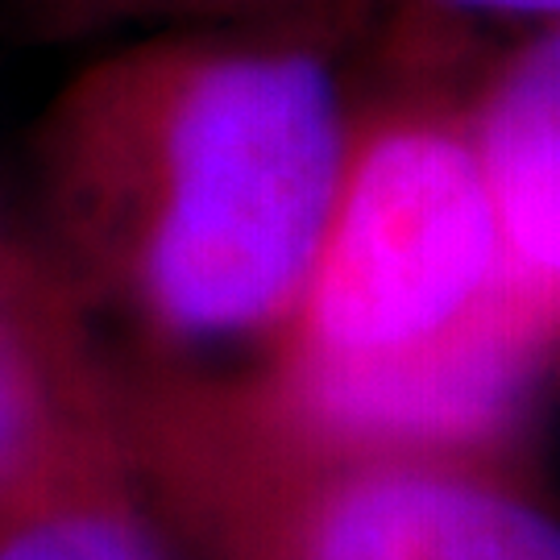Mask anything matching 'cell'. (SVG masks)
Here are the masks:
<instances>
[{
	"label": "cell",
	"mask_w": 560,
	"mask_h": 560,
	"mask_svg": "<svg viewBox=\"0 0 560 560\" xmlns=\"http://www.w3.org/2000/svg\"><path fill=\"white\" fill-rule=\"evenodd\" d=\"M349 129L300 46H101L30 138V233L88 332L150 349L254 337L300 312Z\"/></svg>",
	"instance_id": "obj_1"
},
{
	"label": "cell",
	"mask_w": 560,
	"mask_h": 560,
	"mask_svg": "<svg viewBox=\"0 0 560 560\" xmlns=\"http://www.w3.org/2000/svg\"><path fill=\"white\" fill-rule=\"evenodd\" d=\"M506 237L474 150L436 129H390L345 166L300 300V361L399 353L453 328L502 275Z\"/></svg>",
	"instance_id": "obj_2"
},
{
	"label": "cell",
	"mask_w": 560,
	"mask_h": 560,
	"mask_svg": "<svg viewBox=\"0 0 560 560\" xmlns=\"http://www.w3.org/2000/svg\"><path fill=\"white\" fill-rule=\"evenodd\" d=\"M237 494L261 560H560V520L420 453L340 448Z\"/></svg>",
	"instance_id": "obj_3"
},
{
	"label": "cell",
	"mask_w": 560,
	"mask_h": 560,
	"mask_svg": "<svg viewBox=\"0 0 560 560\" xmlns=\"http://www.w3.org/2000/svg\"><path fill=\"white\" fill-rule=\"evenodd\" d=\"M532 324L494 287L486 300L399 353L358 361H300L295 407L324 444L428 453L490 436L520 399Z\"/></svg>",
	"instance_id": "obj_4"
},
{
	"label": "cell",
	"mask_w": 560,
	"mask_h": 560,
	"mask_svg": "<svg viewBox=\"0 0 560 560\" xmlns=\"http://www.w3.org/2000/svg\"><path fill=\"white\" fill-rule=\"evenodd\" d=\"M0 560H171L113 386L0 474Z\"/></svg>",
	"instance_id": "obj_5"
},
{
	"label": "cell",
	"mask_w": 560,
	"mask_h": 560,
	"mask_svg": "<svg viewBox=\"0 0 560 560\" xmlns=\"http://www.w3.org/2000/svg\"><path fill=\"white\" fill-rule=\"evenodd\" d=\"M108 386L101 349L34 233L0 208V474Z\"/></svg>",
	"instance_id": "obj_6"
},
{
	"label": "cell",
	"mask_w": 560,
	"mask_h": 560,
	"mask_svg": "<svg viewBox=\"0 0 560 560\" xmlns=\"http://www.w3.org/2000/svg\"><path fill=\"white\" fill-rule=\"evenodd\" d=\"M478 162L515 258L560 279V30L499 83Z\"/></svg>",
	"instance_id": "obj_7"
},
{
	"label": "cell",
	"mask_w": 560,
	"mask_h": 560,
	"mask_svg": "<svg viewBox=\"0 0 560 560\" xmlns=\"http://www.w3.org/2000/svg\"><path fill=\"white\" fill-rule=\"evenodd\" d=\"M196 0H21V18L38 42H108L113 30L133 25Z\"/></svg>",
	"instance_id": "obj_8"
},
{
	"label": "cell",
	"mask_w": 560,
	"mask_h": 560,
	"mask_svg": "<svg viewBox=\"0 0 560 560\" xmlns=\"http://www.w3.org/2000/svg\"><path fill=\"white\" fill-rule=\"evenodd\" d=\"M469 9H490V13H520V18H560V0H453Z\"/></svg>",
	"instance_id": "obj_9"
}]
</instances>
